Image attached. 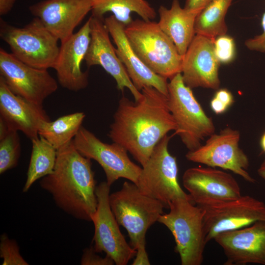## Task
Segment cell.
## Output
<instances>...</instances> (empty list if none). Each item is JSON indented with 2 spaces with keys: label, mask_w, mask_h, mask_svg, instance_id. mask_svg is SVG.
Masks as SVG:
<instances>
[{
  "label": "cell",
  "mask_w": 265,
  "mask_h": 265,
  "mask_svg": "<svg viewBox=\"0 0 265 265\" xmlns=\"http://www.w3.org/2000/svg\"><path fill=\"white\" fill-rule=\"evenodd\" d=\"M90 19L76 33L61 42L54 69L59 83L72 91L85 88L88 84V73L81 70V63L91 41Z\"/></svg>",
  "instance_id": "obj_18"
},
{
  "label": "cell",
  "mask_w": 265,
  "mask_h": 265,
  "mask_svg": "<svg viewBox=\"0 0 265 265\" xmlns=\"http://www.w3.org/2000/svg\"><path fill=\"white\" fill-rule=\"evenodd\" d=\"M0 37L23 62L38 69L54 68L59 52V40L38 18L23 27L13 26L1 18Z\"/></svg>",
  "instance_id": "obj_7"
},
{
  "label": "cell",
  "mask_w": 265,
  "mask_h": 265,
  "mask_svg": "<svg viewBox=\"0 0 265 265\" xmlns=\"http://www.w3.org/2000/svg\"><path fill=\"white\" fill-rule=\"evenodd\" d=\"M214 39L196 34L183 56L181 74L185 84L191 89L219 88L220 63L214 52Z\"/></svg>",
  "instance_id": "obj_16"
},
{
  "label": "cell",
  "mask_w": 265,
  "mask_h": 265,
  "mask_svg": "<svg viewBox=\"0 0 265 265\" xmlns=\"http://www.w3.org/2000/svg\"><path fill=\"white\" fill-rule=\"evenodd\" d=\"M91 9V0H44L29 6L32 15L61 42L74 33Z\"/></svg>",
  "instance_id": "obj_19"
},
{
  "label": "cell",
  "mask_w": 265,
  "mask_h": 265,
  "mask_svg": "<svg viewBox=\"0 0 265 265\" xmlns=\"http://www.w3.org/2000/svg\"><path fill=\"white\" fill-rule=\"evenodd\" d=\"M124 31L135 53L154 72L166 79L181 73L183 56L158 23L136 19Z\"/></svg>",
  "instance_id": "obj_4"
},
{
  "label": "cell",
  "mask_w": 265,
  "mask_h": 265,
  "mask_svg": "<svg viewBox=\"0 0 265 265\" xmlns=\"http://www.w3.org/2000/svg\"><path fill=\"white\" fill-rule=\"evenodd\" d=\"M215 55L220 64H228L236 57V48L234 39L227 34L217 36L213 40Z\"/></svg>",
  "instance_id": "obj_29"
},
{
  "label": "cell",
  "mask_w": 265,
  "mask_h": 265,
  "mask_svg": "<svg viewBox=\"0 0 265 265\" xmlns=\"http://www.w3.org/2000/svg\"><path fill=\"white\" fill-rule=\"evenodd\" d=\"M141 92V98L135 102L125 96L119 100L108 137L143 166L156 145L177 126L167 96L152 86L144 87Z\"/></svg>",
  "instance_id": "obj_1"
},
{
  "label": "cell",
  "mask_w": 265,
  "mask_h": 265,
  "mask_svg": "<svg viewBox=\"0 0 265 265\" xmlns=\"http://www.w3.org/2000/svg\"><path fill=\"white\" fill-rule=\"evenodd\" d=\"M182 181L192 202L200 207L224 203L241 195L235 178L214 167L189 168L184 172Z\"/></svg>",
  "instance_id": "obj_14"
},
{
  "label": "cell",
  "mask_w": 265,
  "mask_h": 265,
  "mask_svg": "<svg viewBox=\"0 0 265 265\" xmlns=\"http://www.w3.org/2000/svg\"><path fill=\"white\" fill-rule=\"evenodd\" d=\"M240 132L227 127L218 133L208 137L204 145L186 155L190 161L212 167H219L236 174L246 181L254 183L255 180L247 170L249 166L247 156L239 146Z\"/></svg>",
  "instance_id": "obj_9"
},
{
  "label": "cell",
  "mask_w": 265,
  "mask_h": 265,
  "mask_svg": "<svg viewBox=\"0 0 265 265\" xmlns=\"http://www.w3.org/2000/svg\"><path fill=\"white\" fill-rule=\"evenodd\" d=\"M213 239L224 251L225 265H265V221L220 233Z\"/></svg>",
  "instance_id": "obj_17"
},
{
  "label": "cell",
  "mask_w": 265,
  "mask_h": 265,
  "mask_svg": "<svg viewBox=\"0 0 265 265\" xmlns=\"http://www.w3.org/2000/svg\"><path fill=\"white\" fill-rule=\"evenodd\" d=\"M39 184L65 212L91 221L98 204L94 173L91 159L77 150L73 140L57 150L53 172L41 178Z\"/></svg>",
  "instance_id": "obj_2"
},
{
  "label": "cell",
  "mask_w": 265,
  "mask_h": 265,
  "mask_svg": "<svg viewBox=\"0 0 265 265\" xmlns=\"http://www.w3.org/2000/svg\"><path fill=\"white\" fill-rule=\"evenodd\" d=\"M90 19L91 41L84 60L87 66H101L114 79L118 90L123 92L125 88H128L135 101H138L142 97V93L134 86L117 56L104 23L105 19L92 15Z\"/></svg>",
  "instance_id": "obj_15"
},
{
  "label": "cell",
  "mask_w": 265,
  "mask_h": 265,
  "mask_svg": "<svg viewBox=\"0 0 265 265\" xmlns=\"http://www.w3.org/2000/svg\"><path fill=\"white\" fill-rule=\"evenodd\" d=\"M16 0H0V15H5L12 9Z\"/></svg>",
  "instance_id": "obj_36"
},
{
  "label": "cell",
  "mask_w": 265,
  "mask_h": 265,
  "mask_svg": "<svg viewBox=\"0 0 265 265\" xmlns=\"http://www.w3.org/2000/svg\"><path fill=\"white\" fill-rule=\"evenodd\" d=\"M110 186L106 182L97 186V207L91 216L95 232L93 248L105 252L117 265H126L135 255L136 250L126 241L110 206Z\"/></svg>",
  "instance_id": "obj_10"
},
{
  "label": "cell",
  "mask_w": 265,
  "mask_h": 265,
  "mask_svg": "<svg viewBox=\"0 0 265 265\" xmlns=\"http://www.w3.org/2000/svg\"><path fill=\"white\" fill-rule=\"evenodd\" d=\"M104 23L116 46L115 51L128 75L139 91L152 86L168 96L167 79L151 70L135 53L126 36L125 26L113 15L105 18Z\"/></svg>",
  "instance_id": "obj_21"
},
{
  "label": "cell",
  "mask_w": 265,
  "mask_h": 265,
  "mask_svg": "<svg viewBox=\"0 0 265 265\" xmlns=\"http://www.w3.org/2000/svg\"><path fill=\"white\" fill-rule=\"evenodd\" d=\"M200 12L182 7L179 0H173L170 8L160 5L158 9L159 26L183 56L196 35L195 20Z\"/></svg>",
  "instance_id": "obj_22"
},
{
  "label": "cell",
  "mask_w": 265,
  "mask_h": 265,
  "mask_svg": "<svg viewBox=\"0 0 265 265\" xmlns=\"http://www.w3.org/2000/svg\"><path fill=\"white\" fill-rule=\"evenodd\" d=\"M168 82V106L177 126L178 135L188 150L193 151L202 141L215 132L212 118L204 111L195 98L192 89L186 86L181 73Z\"/></svg>",
  "instance_id": "obj_5"
},
{
  "label": "cell",
  "mask_w": 265,
  "mask_h": 265,
  "mask_svg": "<svg viewBox=\"0 0 265 265\" xmlns=\"http://www.w3.org/2000/svg\"><path fill=\"white\" fill-rule=\"evenodd\" d=\"M200 208L204 211L207 243L220 233L265 221V203L249 195H241L234 200Z\"/></svg>",
  "instance_id": "obj_13"
},
{
  "label": "cell",
  "mask_w": 265,
  "mask_h": 265,
  "mask_svg": "<svg viewBox=\"0 0 265 265\" xmlns=\"http://www.w3.org/2000/svg\"><path fill=\"white\" fill-rule=\"evenodd\" d=\"M91 4L92 16L104 18V15L110 12L124 26L132 21V12L145 21L154 20L157 16L155 9L145 0H91Z\"/></svg>",
  "instance_id": "obj_23"
},
{
  "label": "cell",
  "mask_w": 265,
  "mask_h": 265,
  "mask_svg": "<svg viewBox=\"0 0 265 265\" xmlns=\"http://www.w3.org/2000/svg\"><path fill=\"white\" fill-rule=\"evenodd\" d=\"M262 32L245 41V46L250 50L265 53V12L261 19Z\"/></svg>",
  "instance_id": "obj_31"
},
{
  "label": "cell",
  "mask_w": 265,
  "mask_h": 265,
  "mask_svg": "<svg viewBox=\"0 0 265 265\" xmlns=\"http://www.w3.org/2000/svg\"><path fill=\"white\" fill-rule=\"evenodd\" d=\"M212 0H186L185 8L200 12Z\"/></svg>",
  "instance_id": "obj_34"
},
{
  "label": "cell",
  "mask_w": 265,
  "mask_h": 265,
  "mask_svg": "<svg viewBox=\"0 0 265 265\" xmlns=\"http://www.w3.org/2000/svg\"><path fill=\"white\" fill-rule=\"evenodd\" d=\"M233 0H212L198 13L195 23L196 34L214 39L227 34L225 16Z\"/></svg>",
  "instance_id": "obj_26"
},
{
  "label": "cell",
  "mask_w": 265,
  "mask_h": 265,
  "mask_svg": "<svg viewBox=\"0 0 265 265\" xmlns=\"http://www.w3.org/2000/svg\"><path fill=\"white\" fill-rule=\"evenodd\" d=\"M0 119L10 130L21 131L32 140L39 136L41 124L51 120L43 106L16 95L0 77Z\"/></svg>",
  "instance_id": "obj_20"
},
{
  "label": "cell",
  "mask_w": 265,
  "mask_h": 265,
  "mask_svg": "<svg viewBox=\"0 0 265 265\" xmlns=\"http://www.w3.org/2000/svg\"><path fill=\"white\" fill-rule=\"evenodd\" d=\"M93 246L85 248L80 260L81 265H113L114 261L109 257L106 255L105 257L97 254Z\"/></svg>",
  "instance_id": "obj_30"
},
{
  "label": "cell",
  "mask_w": 265,
  "mask_h": 265,
  "mask_svg": "<svg viewBox=\"0 0 265 265\" xmlns=\"http://www.w3.org/2000/svg\"><path fill=\"white\" fill-rule=\"evenodd\" d=\"M20 139L17 131L9 130L0 137V174L17 166L21 155Z\"/></svg>",
  "instance_id": "obj_27"
},
{
  "label": "cell",
  "mask_w": 265,
  "mask_h": 265,
  "mask_svg": "<svg viewBox=\"0 0 265 265\" xmlns=\"http://www.w3.org/2000/svg\"><path fill=\"white\" fill-rule=\"evenodd\" d=\"M260 144L262 151L265 153V132L261 137Z\"/></svg>",
  "instance_id": "obj_38"
},
{
  "label": "cell",
  "mask_w": 265,
  "mask_h": 265,
  "mask_svg": "<svg viewBox=\"0 0 265 265\" xmlns=\"http://www.w3.org/2000/svg\"><path fill=\"white\" fill-rule=\"evenodd\" d=\"M258 173L265 181V158L258 169Z\"/></svg>",
  "instance_id": "obj_37"
},
{
  "label": "cell",
  "mask_w": 265,
  "mask_h": 265,
  "mask_svg": "<svg viewBox=\"0 0 265 265\" xmlns=\"http://www.w3.org/2000/svg\"><path fill=\"white\" fill-rule=\"evenodd\" d=\"M31 140L32 151L23 192H26L37 180L53 172L57 157V150L42 136Z\"/></svg>",
  "instance_id": "obj_25"
},
{
  "label": "cell",
  "mask_w": 265,
  "mask_h": 265,
  "mask_svg": "<svg viewBox=\"0 0 265 265\" xmlns=\"http://www.w3.org/2000/svg\"><path fill=\"white\" fill-rule=\"evenodd\" d=\"M219 100L228 108L234 102V99L232 93L226 88H219L213 96Z\"/></svg>",
  "instance_id": "obj_33"
},
{
  "label": "cell",
  "mask_w": 265,
  "mask_h": 265,
  "mask_svg": "<svg viewBox=\"0 0 265 265\" xmlns=\"http://www.w3.org/2000/svg\"><path fill=\"white\" fill-rule=\"evenodd\" d=\"M0 257L3 259L2 265H29L20 254L17 242L9 238L6 233L0 237Z\"/></svg>",
  "instance_id": "obj_28"
},
{
  "label": "cell",
  "mask_w": 265,
  "mask_h": 265,
  "mask_svg": "<svg viewBox=\"0 0 265 265\" xmlns=\"http://www.w3.org/2000/svg\"><path fill=\"white\" fill-rule=\"evenodd\" d=\"M171 138L166 134L156 145L136 184L142 193L160 201L166 209L176 198H191L178 183L176 158L168 149Z\"/></svg>",
  "instance_id": "obj_8"
},
{
  "label": "cell",
  "mask_w": 265,
  "mask_h": 265,
  "mask_svg": "<svg viewBox=\"0 0 265 265\" xmlns=\"http://www.w3.org/2000/svg\"><path fill=\"white\" fill-rule=\"evenodd\" d=\"M170 211L163 213L158 222L165 225L173 235L175 251L182 265H200L204 260L206 244L204 211L191 198H177L169 204Z\"/></svg>",
  "instance_id": "obj_3"
},
{
  "label": "cell",
  "mask_w": 265,
  "mask_h": 265,
  "mask_svg": "<svg viewBox=\"0 0 265 265\" xmlns=\"http://www.w3.org/2000/svg\"><path fill=\"white\" fill-rule=\"evenodd\" d=\"M0 75L13 93L38 105L42 106L58 88L48 70L30 66L2 48L0 50Z\"/></svg>",
  "instance_id": "obj_12"
},
{
  "label": "cell",
  "mask_w": 265,
  "mask_h": 265,
  "mask_svg": "<svg viewBox=\"0 0 265 265\" xmlns=\"http://www.w3.org/2000/svg\"><path fill=\"white\" fill-rule=\"evenodd\" d=\"M85 117L82 112L62 116L56 120L43 122L38 131L57 150L72 141L81 128Z\"/></svg>",
  "instance_id": "obj_24"
},
{
  "label": "cell",
  "mask_w": 265,
  "mask_h": 265,
  "mask_svg": "<svg viewBox=\"0 0 265 265\" xmlns=\"http://www.w3.org/2000/svg\"><path fill=\"white\" fill-rule=\"evenodd\" d=\"M136 254L132 265H150L148 254L146 251L145 244L139 245L136 248Z\"/></svg>",
  "instance_id": "obj_32"
},
{
  "label": "cell",
  "mask_w": 265,
  "mask_h": 265,
  "mask_svg": "<svg viewBox=\"0 0 265 265\" xmlns=\"http://www.w3.org/2000/svg\"><path fill=\"white\" fill-rule=\"evenodd\" d=\"M73 141L82 156L96 161L101 166L109 186L121 178L136 184L142 167L130 159L128 151L122 145L115 142L104 143L82 126Z\"/></svg>",
  "instance_id": "obj_11"
},
{
  "label": "cell",
  "mask_w": 265,
  "mask_h": 265,
  "mask_svg": "<svg viewBox=\"0 0 265 265\" xmlns=\"http://www.w3.org/2000/svg\"><path fill=\"white\" fill-rule=\"evenodd\" d=\"M109 201L117 222L127 230L135 250L145 244L148 229L158 221L165 208L160 201L142 193L132 182L125 181L119 190L109 195Z\"/></svg>",
  "instance_id": "obj_6"
},
{
  "label": "cell",
  "mask_w": 265,
  "mask_h": 265,
  "mask_svg": "<svg viewBox=\"0 0 265 265\" xmlns=\"http://www.w3.org/2000/svg\"><path fill=\"white\" fill-rule=\"evenodd\" d=\"M210 106L212 110L216 114L224 113L228 107L214 96L210 102Z\"/></svg>",
  "instance_id": "obj_35"
}]
</instances>
